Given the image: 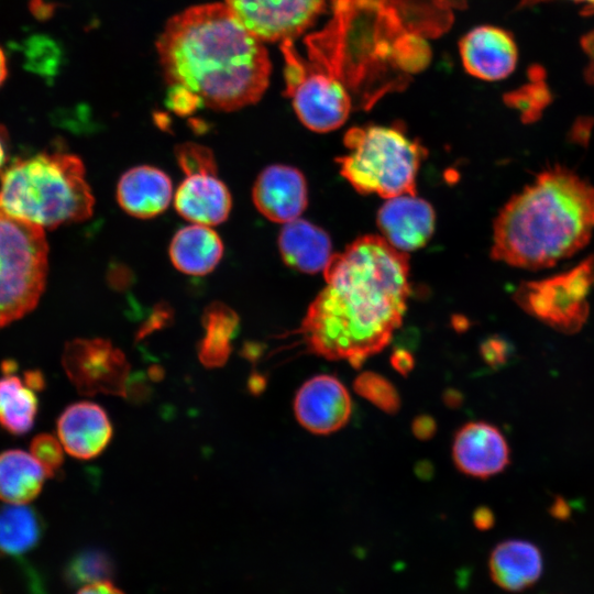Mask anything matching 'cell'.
I'll return each instance as SVG.
<instances>
[{"label":"cell","instance_id":"8992f818","mask_svg":"<svg viewBox=\"0 0 594 594\" xmlns=\"http://www.w3.org/2000/svg\"><path fill=\"white\" fill-rule=\"evenodd\" d=\"M344 155L336 158L340 174L360 194L385 199L416 196V177L427 150L400 129L352 127L343 136Z\"/></svg>","mask_w":594,"mask_h":594},{"label":"cell","instance_id":"83f0119b","mask_svg":"<svg viewBox=\"0 0 594 594\" xmlns=\"http://www.w3.org/2000/svg\"><path fill=\"white\" fill-rule=\"evenodd\" d=\"M505 102L520 111L525 122L538 119L543 108L550 101L549 90L542 84L531 85L517 91L505 95Z\"/></svg>","mask_w":594,"mask_h":594},{"label":"cell","instance_id":"9a60e30c","mask_svg":"<svg viewBox=\"0 0 594 594\" xmlns=\"http://www.w3.org/2000/svg\"><path fill=\"white\" fill-rule=\"evenodd\" d=\"M252 199L266 219L283 224L294 221L307 207L306 178L296 167L270 165L255 179Z\"/></svg>","mask_w":594,"mask_h":594},{"label":"cell","instance_id":"ab89813d","mask_svg":"<svg viewBox=\"0 0 594 594\" xmlns=\"http://www.w3.org/2000/svg\"><path fill=\"white\" fill-rule=\"evenodd\" d=\"M249 389L252 394L258 395L266 386V380L258 373H253L248 383Z\"/></svg>","mask_w":594,"mask_h":594},{"label":"cell","instance_id":"52a82bcc","mask_svg":"<svg viewBox=\"0 0 594 594\" xmlns=\"http://www.w3.org/2000/svg\"><path fill=\"white\" fill-rule=\"evenodd\" d=\"M47 255L42 227L0 209V328L37 305L45 287Z\"/></svg>","mask_w":594,"mask_h":594},{"label":"cell","instance_id":"74e56055","mask_svg":"<svg viewBox=\"0 0 594 594\" xmlns=\"http://www.w3.org/2000/svg\"><path fill=\"white\" fill-rule=\"evenodd\" d=\"M23 380L25 384L34 391H42L46 385L45 377L40 370L25 371Z\"/></svg>","mask_w":594,"mask_h":594},{"label":"cell","instance_id":"7a4b0ae2","mask_svg":"<svg viewBox=\"0 0 594 594\" xmlns=\"http://www.w3.org/2000/svg\"><path fill=\"white\" fill-rule=\"evenodd\" d=\"M323 276L299 332L312 354L359 369L403 322L411 292L408 254L383 237L363 235L332 254Z\"/></svg>","mask_w":594,"mask_h":594},{"label":"cell","instance_id":"d6986e66","mask_svg":"<svg viewBox=\"0 0 594 594\" xmlns=\"http://www.w3.org/2000/svg\"><path fill=\"white\" fill-rule=\"evenodd\" d=\"M173 197V185L162 169L141 165L128 169L117 185V200L122 210L139 219H150L165 211Z\"/></svg>","mask_w":594,"mask_h":594},{"label":"cell","instance_id":"5bb4252c","mask_svg":"<svg viewBox=\"0 0 594 594\" xmlns=\"http://www.w3.org/2000/svg\"><path fill=\"white\" fill-rule=\"evenodd\" d=\"M465 72L479 79L495 81L508 77L518 58L513 35L504 29L481 25L470 30L459 42Z\"/></svg>","mask_w":594,"mask_h":594},{"label":"cell","instance_id":"ffe728a7","mask_svg":"<svg viewBox=\"0 0 594 594\" xmlns=\"http://www.w3.org/2000/svg\"><path fill=\"white\" fill-rule=\"evenodd\" d=\"M277 243L285 264L301 273L323 272L332 256L328 233L305 219L285 223Z\"/></svg>","mask_w":594,"mask_h":594},{"label":"cell","instance_id":"d4e9b609","mask_svg":"<svg viewBox=\"0 0 594 594\" xmlns=\"http://www.w3.org/2000/svg\"><path fill=\"white\" fill-rule=\"evenodd\" d=\"M44 530L41 515L29 504L0 507V553L18 557L35 548Z\"/></svg>","mask_w":594,"mask_h":594},{"label":"cell","instance_id":"836d02e7","mask_svg":"<svg viewBox=\"0 0 594 594\" xmlns=\"http://www.w3.org/2000/svg\"><path fill=\"white\" fill-rule=\"evenodd\" d=\"M411 430L417 439L429 440L436 433L437 424L431 416L419 415L413 420Z\"/></svg>","mask_w":594,"mask_h":594},{"label":"cell","instance_id":"44dd1931","mask_svg":"<svg viewBox=\"0 0 594 594\" xmlns=\"http://www.w3.org/2000/svg\"><path fill=\"white\" fill-rule=\"evenodd\" d=\"M488 566L493 581L499 587L517 592L539 580L542 572V557L531 542L510 539L493 549Z\"/></svg>","mask_w":594,"mask_h":594},{"label":"cell","instance_id":"4316f807","mask_svg":"<svg viewBox=\"0 0 594 594\" xmlns=\"http://www.w3.org/2000/svg\"><path fill=\"white\" fill-rule=\"evenodd\" d=\"M354 392L382 411L393 415L400 408L396 387L383 375L364 371L353 381Z\"/></svg>","mask_w":594,"mask_h":594},{"label":"cell","instance_id":"e0dca14e","mask_svg":"<svg viewBox=\"0 0 594 594\" xmlns=\"http://www.w3.org/2000/svg\"><path fill=\"white\" fill-rule=\"evenodd\" d=\"M56 428L64 450L79 460L101 454L113 432L106 410L86 400L68 405L58 416Z\"/></svg>","mask_w":594,"mask_h":594},{"label":"cell","instance_id":"f546056e","mask_svg":"<svg viewBox=\"0 0 594 594\" xmlns=\"http://www.w3.org/2000/svg\"><path fill=\"white\" fill-rule=\"evenodd\" d=\"M175 156L182 170L186 174H217V163L213 153L208 147L186 142L175 147Z\"/></svg>","mask_w":594,"mask_h":594},{"label":"cell","instance_id":"ee69618b","mask_svg":"<svg viewBox=\"0 0 594 594\" xmlns=\"http://www.w3.org/2000/svg\"><path fill=\"white\" fill-rule=\"evenodd\" d=\"M4 136H6L4 129L0 125V169L3 166L6 162V156H7V150L4 146Z\"/></svg>","mask_w":594,"mask_h":594},{"label":"cell","instance_id":"d590c367","mask_svg":"<svg viewBox=\"0 0 594 594\" xmlns=\"http://www.w3.org/2000/svg\"><path fill=\"white\" fill-rule=\"evenodd\" d=\"M581 46L587 57L585 77L587 82L594 87V29L582 37Z\"/></svg>","mask_w":594,"mask_h":594},{"label":"cell","instance_id":"ac0fdd59","mask_svg":"<svg viewBox=\"0 0 594 594\" xmlns=\"http://www.w3.org/2000/svg\"><path fill=\"white\" fill-rule=\"evenodd\" d=\"M176 211L193 223L216 226L227 220L232 208L228 187L212 173L186 175L174 197Z\"/></svg>","mask_w":594,"mask_h":594},{"label":"cell","instance_id":"7402d4cb","mask_svg":"<svg viewBox=\"0 0 594 594\" xmlns=\"http://www.w3.org/2000/svg\"><path fill=\"white\" fill-rule=\"evenodd\" d=\"M168 254L179 272L202 276L212 272L221 261L223 243L210 227L193 223L174 234Z\"/></svg>","mask_w":594,"mask_h":594},{"label":"cell","instance_id":"cb8c5ba5","mask_svg":"<svg viewBox=\"0 0 594 594\" xmlns=\"http://www.w3.org/2000/svg\"><path fill=\"white\" fill-rule=\"evenodd\" d=\"M239 316L227 305L215 301L202 315L205 336L198 343V358L209 369L224 365L231 353V341L239 331Z\"/></svg>","mask_w":594,"mask_h":594},{"label":"cell","instance_id":"30bf717a","mask_svg":"<svg viewBox=\"0 0 594 594\" xmlns=\"http://www.w3.org/2000/svg\"><path fill=\"white\" fill-rule=\"evenodd\" d=\"M62 364L78 393L125 396L130 365L123 352L110 341L74 339L65 344Z\"/></svg>","mask_w":594,"mask_h":594},{"label":"cell","instance_id":"277c9868","mask_svg":"<svg viewBox=\"0 0 594 594\" xmlns=\"http://www.w3.org/2000/svg\"><path fill=\"white\" fill-rule=\"evenodd\" d=\"M594 230V186L553 166L515 194L493 224L491 257L525 270H543L573 256Z\"/></svg>","mask_w":594,"mask_h":594},{"label":"cell","instance_id":"7c38bea8","mask_svg":"<svg viewBox=\"0 0 594 594\" xmlns=\"http://www.w3.org/2000/svg\"><path fill=\"white\" fill-rule=\"evenodd\" d=\"M297 421L309 432L330 435L343 428L352 414L346 387L334 376L319 374L306 381L294 399Z\"/></svg>","mask_w":594,"mask_h":594},{"label":"cell","instance_id":"484cf974","mask_svg":"<svg viewBox=\"0 0 594 594\" xmlns=\"http://www.w3.org/2000/svg\"><path fill=\"white\" fill-rule=\"evenodd\" d=\"M38 413L35 391L15 373L0 377V427L10 435L23 436L34 426Z\"/></svg>","mask_w":594,"mask_h":594},{"label":"cell","instance_id":"d6a6232c","mask_svg":"<svg viewBox=\"0 0 594 594\" xmlns=\"http://www.w3.org/2000/svg\"><path fill=\"white\" fill-rule=\"evenodd\" d=\"M172 319V310L168 307H157L148 320L140 328L136 333V338L143 339L151 334L153 331L162 329L168 324Z\"/></svg>","mask_w":594,"mask_h":594},{"label":"cell","instance_id":"6da1fadb","mask_svg":"<svg viewBox=\"0 0 594 594\" xmlns=\"http://www.w3.org/2000/svg\"><path fill=\"white\" fill-rule=\"evenodd\" d=\"M468 0H331V18L305 37L307 58L373 106L406 88L431 58L428 40L447 33Z\"/></svg>","mask_w":594,"mask_h":594},{"label":"cell","instance_id":"60d3db41","mask_svg":"<svg viewBox=\"0 0 594 594\" xmlns=\"http://www.w3.org/2000/svg\"><path fill=\"white\" fill-rule=\"evenodd\" d=\"M540 1H544V0H521L520 6L521 7L531 6V4H535V3L540 2ZM572 1L579 2V3H584L585 4V11H584L585 14L594 13V0H572Z\"/></svg>","mask_w":594,"mask_h":594},{"label":"cell","instance_id":"3957f363","mask_svg":"<svg viewBox=\"0 0 594 594\" xmlns=\"http://www.w3.org/2000/svg\"><path fill=\"white\" fill-rule=\"evenodd\" d=\"M263 43L217 2L170 18L156 50L170 87L211 109L234 111L256 103L268 87L272 63Z\"/></svg>","mask_w":594,"mask_h":594},{"label":"cell","instance_id":"8d00e7d4","mask_svg":"<svg viewBox=\"0 0 594 594\" xmlns=\"http://www.w3.org/2000/svg\"><path fill=\"white\" fill-rule=\"evenodd\" d=\"M76 594H124L108 580H100L85 584Z\"/></svg>","mask_w":594,"mask_h":594},{"label":"cell","instance_id":"4fadbf2b","mask_svg":"<svg viewBox=\"0 0 594 594\" xmlns=\"http://www.w3.org/2000/svg\"><path fill=\"white\" fill-rule=\"evenodd\" d=\"M452 458L463 474L488 479L508 466L510 452L497 427L485 421H471L454 435Z\"/></svg>","mask_w":594,"mask_h":594},{"label":"cell","instance_id":"2e32d148","mask_svg":"<svg viewBox=\"0 0 594 594\" xmlns=\"http://www.w3.org/2000/svg\"><path fill=\"white\" fill-rule=\"evenodd\" d=\"M382 237L402 252L415 251L427 244L435 231L432 206L411 195L386 199L376 218Z\"/></svg>","mask_w":594,"mask_h":594},{"label":"cell","instance_id":"5b68a950","mask_svg":"<svg viewBox=\"0 0 594 594\" xmlns=\"http://www.w3.org/2000/svg\"><path fill=\"white\" fill-rule=\"evenodd\" d=\"M94 206L84 163L75 154L40 153L15 161L1 176L0 209L42 228L86 220Z\"/></svg>","mask_w":594,"mask_h":594},{"label":"cell","instance_id":"f1b7e54d","mask_svg":"<svg viewBox=\"0 0 594 594\" xmlns=\"http://www.w3.org/2000/svg\"><path fill=\"white\" fill-rule=\"evenodd\" d=\"M63 449L59 439L46 432L36 435L30 443V453L41 464L47 477L58 475L64 463Z\"/></svg>","mask_w":594,"mask_h":594},{"label":"cell","instance_id":"603a6c76","mask_svg":"<svg viewBox=\"0 0 594 594\" xmlns=\"http://www.w3.org/2000/svg\"><path fill=\"white\" fill-rule=\"evenodd\" d=\"M46 474L33 455L21 449L0 452V501L29 504L42 492Z\"/></svg>","mask_w":594,"mask_h":594},{"label":"cell","instance_id":"e575fe53","mask_svg":"<svg viewBox=\"0 0 594 594\" xmlns=\"http://www.w3.org/2000/svg\"><path fill=\"white\" fill-rule=\"evenodd\" d=\"M391 365L403 376H407L415 366L413 354L405 349H396L391 354Z\"/></svg>","mask_w":594,"mask_h":594},{"label":"cell","instance_id":"ba28073f","mask_svg":"<svg viewBox=\"0 0 594 594\" xmlns=\"http://www.w3.org/2000/svg\"><path fill=\"white\" fill-rule=\"evenodd\" d=\"M284 56L285 95L290 98L300 122L309 130L326 133L342 127L353 109L344 84L302 57L294 41L280 43Z\"/></svg>","mask_w":594,"mask_h":594},{"label":"cell","instance_id":"7bdbcfd3","mask_svg":"<svg viewBox=\"0 0 594 594\" xmlns=\"http://www.w3.org/2000/svg\"><path fill=\"white\" fill-rule=\"evenodd\" d=\"M8 74L7 58L4 52L0 47V86L6 80Z\"/></svg>","mask_w":594,"mask_h":594},{"label":"cell","instance_id":"9c48e42d","mask_svg":"<svg viewBox=\"0 0 594 594\" xmlns=\"http://www.w3.org/2000/svg\"><path fill=\"white\" fill-rule=\"evenodd\" d=\"M593 287L594 254H591L569 271L520 284L514 299L534 318L559 332L572 334L586 322L587 296Z\"/></svg>","mask_w":594,"mask_h":594},{"label":"cell","instance_id":"f35d334b","mask_svg":"<svg viewBox=\"0 0 594 594\" xmlns=\"http://www.w3.org/2000/svg\"><path fill=\"white\" fill-rule=\"evenodd\" d=\"M474 522L479 529H487L493 525L494 517L490 509L485 507L479 508L474 513Z\"/></svg>","mask_w":594,"mask_h":594},{"label":"cell","instance_id":"4dcf8cb0","mask_svg":"<svg viewBox=\"0 0 594 594\" xmlns=\"http://www.w3.org/2000/svg\"><path fill=\"white\" fill-rule=\"evenodd\" d=\"M109 561L98 552H85L76 557L70 565L69 574L73 580L85 584L107 580Z\"/></svg>","mask_w":594,"mask_h":594},{"label":"cell","instance_id":"1f68e13d","mask_svg":"<svg viewBox=\"0 0 594 594\" xmlns=\"http://www.w3.org/2000/svg\"><path fill=\"white\" fill-rule=\"evenodd\" d=\"M513 348L506 339L493 336L484 340L480 345L482 359L492 367H499L506 364L512 355Z\"/></svg>","mask_w":594,"mask_h":594},{"label":"cell","instance_id":"b9f144b4","mask_svg":"<svg viewBox=\"0 0 594 594\" xmlns=\"http://www.w3.org/2000/svg\"><path fill=\"white\" fill-rule=\"evenodd\" d=\"M260 354H261V346L258 344H255V343L246 344L243 349V355L251 361L254 360L255 358H258Z\"/></svg>","mask_w":594,"mask_h":594},{"label":"cell","instance_id":"8fae6325","mask_svg":"<svg viewBox=\"0 0 594 594\" xmlns=\"http://www.w3.org/2000/svg\"><path fill=\"white\" fill-rule=\"evenodd\" d=\"M224 4L258 40L282 43L311 28L327 0H224Z\"/></svg>","mask_w":594,"mask_h":594}]
</instances>
